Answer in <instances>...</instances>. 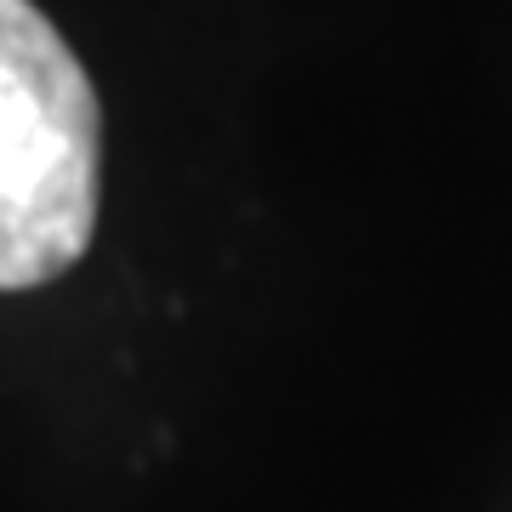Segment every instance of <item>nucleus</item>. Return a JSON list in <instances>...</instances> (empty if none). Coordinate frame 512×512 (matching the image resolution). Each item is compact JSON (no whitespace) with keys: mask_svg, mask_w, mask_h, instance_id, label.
Wrapping results in <instances>:
<instances>
[{"mask_svg":"<svg viewBox=\"0 0 512 512\" xmlns=\"http://www.w3.org/2000/svg\"><path fill=\"white\" fill-rule=\"evenodd\" d=\"M103 103L35 0H0V291L69 274L97 234Z\"/></svg>","mask_w":512,"mask_h":512,"instance_id":"obj_1","label":"nucleus"}]
</instances>
